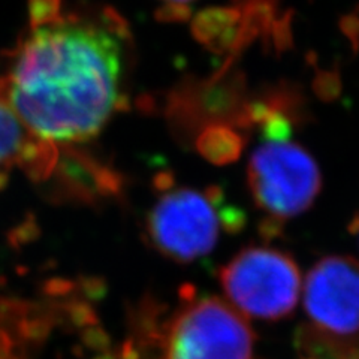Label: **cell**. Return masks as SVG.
Instances as JSON below:
<instances>
[{
    "label": "cell",
    "mask_w": 359,
    "mask_h": 359,
    "mask_svg": "<svg viewBox=\"0 0 359 359\" xmlns=\"http://www.w3.org/2000/svg\"><path fill=\"white\" fill-rule=\"evenodd\" d=\"M125 39L112 14L30 0V29L0 80V102L47 145L96 138L123 102Z\"/></svg>",
    "instance_id": "6da1fadb"
},
{
    "label": "cell",
    "mask_w": 359,
    "mask_h": 359,
    "mask_svg": "<svg viewBox=\"0 0 359 359\" xmlns=\"http://www.w3.org/2000/svg\"><path fill=\"white\" fill-rule=\"evenodd\" d=\"M215 190L178 187L166 190L147 217V233L157 252L177 262H190L210 253L222 233L240 226Z\"/></svg>",
    "instance_id": "7a4b0ae2"
},
{
    "label": "cell",
    "mask_w": 359,
    "mask_h": 359,
    "mask_svg": "<svg viewBox=\"0 0 359 359\" xmlns=\"http://www.w3.org/2000/svg\"><path fill=\"white\" fill-rule=\"evenodd\" d=\"M262 137L247 165V184L256 207L271 222L283 223L313 205L322 175L311 154L289 137Z\"/></svg>",
    "instance_id": "3957f363"
},
{
    "label": "cell",
    "mask_w": 359,
    "mask_h": 359,
    "mask_svg": "<svg viewBox=\"0 0 359 359\" xmlns=\"http://www.w3.org/2000/svg\"><path fill=\"white\" fill-rule=\"evenodd\" d=\"M220 283L229 304L243 316L278 320L298 304L301 273L289 255L249 247L222 268Z\"/></svg>",
    "instance_id": "277c9868"
},
{
    "label": "cell",
    "mask_w": 359,
    "mask_h": 359,
    "mask_svg": "<svg viewBox=\"0 0 359 359\" xmlns=\"http://www.w3.org/2000/svg\"><path fill=\"white\" fill-rule=\"evenodd\" d=\"M253 330L228 301H190L170 323L165 359H252Z\"/></svg>",
    "instance_id": "5b68a950"
},
{
    "label": "cell",
    "mask_w": 359,
    "mask_h": 359,
    "mask_svg": "<svg viewBox=\"0 0 359 359\" xmlns=\"http://www.w3.org/2000/svg\"><path fill=\"white\" fill-rule=\"evenodd\" d=\"M304 307L323 332H359V262L339 255L320 259L306 277Z\"/></svg>",
    "instance_id": "8992f818"
},
{
    "label": "cell",
    "mask_w": 359,
    "mask_h": 359,
    "mask_svg": "<svg viewBox=\"0 0 359 359\" xmlns=\"http://www.w3.org/2000/svg\"><path fill=\"white\" fill-rule=\"evenodd\" d=\"M43 145L47 144L33 137L14 112L0 102V189L14 168L45 156Z\"/></svg>",
    "instance_id": "52a82bcc"
},
{
    "label": "cell",
    "mask_w": 359,
    "mask_h": 359,
    "mask_svg": "<svg viewBox=\"0 0 359 359\" xmlns=\"http://www.w3.org/2000/svg\"><path fill=\"white\" fill-rule=\"evenodd\" d=\"M166 5L168 13H174L177 15L182 14V11L187 9V5L195 2V0H162Z\"/></svg>",
    "instance_id": "ba28073f"
},
{
    "label": "cell",
    "mask_w": 359,
    "mask_h": 359,
    "mask_svg": "<svg viewBox=\"0 0 359 359\" xmlns=\"http://www.w3.org/2000/svg\"><path fill=\"white\" fill-rule=\"evenodd\" d=\"M351 232L355 235L356 237V240H358V245H359V216H356L355 219H353V222L351 223Z\"/></svg>",
    "instance_id": "9c48e42d"
}]
</instances>
